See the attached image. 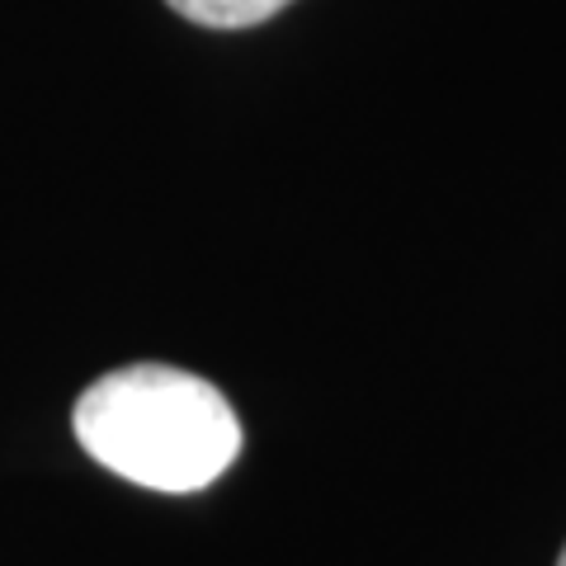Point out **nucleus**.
Listing matches in <instances>:
<instances>
[{"instance_id":"1","label":"nucleus","mask_w":566,"mask_h":566,"mask_svg":"<svg viewBox=\"0 0 566 566\" xmlns=\"http://www.w3.org/2000/svg\"><path fill=\"white\" fill-rule=\"evenodd\" d=\"M71 430L99 468L166 495L212 486L241 453L232 401L170 364H128L95 378L71 411Z\"/></svg>"},{"instance_id":"2","label":"nucleus","mask_w":566,"mask_h":566,"mask_svg":"<svg viewBox=\"0 0 566 566\" xmlns=\"http://www.w3.org/2000/svg\"><path fill=\"white\" fill-rule=\"evenodd\" d=\"M166 6L203 29H251V24L274 20L293 0H166Z\"/></svg>"},{"instance_id":"3","label":"nucleus","mask_w":566,"mask_h":566,"mask_svg":"<svg viewBox=\"0 0 566 566\" xmlns=\"http://www.w3.org/2000/svg\"><path fill=\"white\" fill-rule=\"evenodd\" d=\"M557 566H566V547H562V557H557Z\"/></svg>"}]
</instances>
